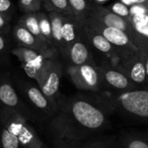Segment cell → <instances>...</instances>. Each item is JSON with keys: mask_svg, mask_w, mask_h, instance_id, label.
Masks as SVG:
<instances>
[{"mask_svg": "<svg viewBox=\"0 0 148 148\" xmlns=\"http://www.w3.org/2000/svg\"><path fill=\"white\" fill-rule=\"evenodd\" d=\"M111 115L96 93L59 98L49 130L54 140L80 143L109 129Z\"/></svg>", "mask_w": 148, "mask_h": 148, "instance_id": "obj_1", "label": "cell"}, {"mask_svg": "<svg viewBox=\"0 0 148 148\" xmlns=\"http://www.w3.org/2000/svg\"><path fill=\"white\" fill-rule=\"evenodd\" d=\"M96 94L112 114L148 124V88L124 93L101 91Z\"/></svg>", "mask_w": 148, "mask_h": 148, "instance_id": "obj_2", "label": "cell"}, {"mask_svg": "<svg viewBox=\"0 0 148 148\" xmlns=\"http://www.w3.org/2000/svg\"><path fill=\"white\" fill-rule=\"evenodd\" d=\"M84 23L86 26L100 32L113 45L120 57V61L133 54L140 52L127 34L124 31L116 28L107 27L91 16H88L84 20Z\"/></svg>", "mask_w": 148, "mask_h": 148, "instance_id": "obj_3", "label": "cell"}, {"mask_svg": "<svg viewBox=\"0 0 148 148\" xmlns=\"http://www.w3.org/2000/svg\"><path fill=\"white\" fill-rule=\"evenodd\" d=\"M67 73L74 85L81 90L89 93H99L105 90L97 62L68 66Z\"/></svg>", "mask_w": 148, "mask_h": 148, "instance_id": "obj_4", "label": "cell"}, {"mask_svg": "<svg viewBox=\"0 0 148 148\" xmlns=\"http://www.w3.org/2000/svg\"><path fill=\"white\" fill-rule=\"evenodd\" d=\"M27 121L21 114L3 107L0 112V148H23L18 134L21 126Z\"/></svg>", "mask_w": 148, "mask_h": 148, "instance_id": "obj_5", "label": "cell"}, {"mask_svg": "<svg viewBox=\"0 0 148 148\" xmlns=\"http://www.w3.org/2000/svg\"><path fill=\"white\" fill-rule=\"evenodd\" d=\"M62 75V65L56 57L50 58L49 62L36 83L42 94L49 100L57 110V101L61 78Z\"/></svg>", "mask_w": 148, "mask_h": 148, "instance_id": "obj_6", "label": "cell"}, {"mask_svg": "<svg viewBox=\"0 0 148 148\" xmlns=\"http://www.w3.org/2000/svg\"><path fill=\"white\" fill-rule=\"evenodd\" d=\"M11 53L21 62L25 74L37 83L50 58L37 50L23 46H17Z\"/></svg>", "mask_w": 148, "mask_h": 148, "instance_id": "obj_7", "label": "cell"}, {"mask_svg": "<svg viewBox=\"0 0 148 148\" xmlns=\"http://www.w3.org/2000/svg\"><path fill=\"white\" fill-rule=\"evenodd\" d=\"M101 71L104 91L112 93H124L138 89L125 73L108 60H101L97 63Z\"/></svg>", "mask_w": 148, "mask_h": 148, "instance_id": "obj_8", "label": "cell"}, {"mask_svg": "<svg viewBox=\"0 0 148 148\" xmlns=\"http://www.w3.org/2000/svg\"><path fill=\"white\" fill-rule=\"evenodd\" d=\"M115 66L125 73L138 89L147 88L145 57L140 52H137L121 59Z\"/></svg>", "mask_w": 148, "mask_h": 148, "instance_id": "obj_9", "label": "cell"}, {"mask_svg": "<svg viewBox=\"0 0 148 148\" xmlns=\"http://www.w3.org/2000/svg\"><path fill=\"white\" fill-rule=\"evenodd\" d=\"M83 35L92 52H97L102 56V60H108L114 65L119 62L120 57L116 50L100 32L86 26L84 23Z\"/></svg>", "mask_w": 148, "mask_h": 148, "instance_id": "obj_10", "label": "cell"}, {"mask_svg": "<svg viewBox=\"0 0 148 148\" xmlns=\"http://www.w3.org/2000/svg\"><path fill=\"white\" fill-rule=\"evenodd\" d=\"M0 102L3 107L17 112L26 121L32 118L30 111L18 97L11 83L6 78L0 80Z\"/></svg>", "mask_w": 148, "mask_h": 148, "instance_id": "obj_11", "label": "cell"}, {"mask_svg": "<svg viewBox=\"0 0 148 148\" xmlns=\"http://www.w3.org/2000/svg\"><path fill=\"white\" fill-rule=\"evenodd\" d=\"M107 27H113L119 29L125 33L129 34L132 28V22L130 18H123L111 10H109L106 6L103 5H93L91 11L88 15Z\"/></svg>", "mask_w": 148, "mask_h": 148, "instance_id": "obj_12", "label": "cell"}, {"mask_svg": "<svg viewBox=\"0 0 148 148\" xmlns=\"http://www.w3.org/2000/svg\"><path fill=\"white\" fill-rule=\"evenodd\" d=\"M63 58L68 62V66H80L87 63H96L93 52L84 37L83 32L82 35L70 45Z\"/></svg>", "mask_w": 148, "mask_h": 148, "instance_id": "obj_13", "label": "cell"}, {"mask_svg": "<svg viewBox=\"0 0 148 148\" xmlns=\"http://www.w3.org/2000/svg\"><path fill=\"white\" fill-rule=\"evenodd\" d=\"M84 20L75 16H64L62 25V50L60 55L63 57L70 47L83 32Z\"/></svg>", "mask_w": 148, "mask_h": 148, "instance_id": "obj_14", "label": "cell"}, {"mask_svg": "<svg viewBox=\"0 0 148 148\" xmlns=\"http://www.w3.org/2000/svg\"><path fill=\"white\" fill-rule=\"evenodd\" d=\"M13 36L16 41L18 42L19 46H23V47H27L29 49H33L49 58L56 57L57 56L56 52L52 50L48 46L47 43L42 42L40 40H38L31 32H29L25 27H23L18 23L14 26Z\"/></svg>", "mask_w": 148, "mask_h": 148, "instance_id": "obj_15", "label": "cell"}, {"mask_svg": "<svg viewBox=\"0 0 148 148\" xmlns=\"http://www.w3.org/2000/svg\"><path fill=\"white\" fill-rule=\"evenodd\" d=\"M23 93L34 108L45 113L47 115L52 117L56 114V108L49 101V100L42 94L39 87L30 83H26L23 86Z\"/></svg>", "mask_w": 148, "mask_h": 148, "instance_id": "obj_16", "label": "cell"}, {"mask_svg": "<svg viewBox=\"0 0 148 148\" xmlns=\"http://www.w3.org/2000/svg\"><path fill=\"white\" fill-rule=\"evenodd\" d=\"M116 148H148V130L127 131L114 140Z\"/></svg>", "mask_w": 148, "mask_h": 148, "instance_id": "obj_17", "label": "cell"}, {"mask_svg": "<svg viewBox=\"0 0 148 148\" xmlns=\"http://www.w3.org/2000/svg\"><path fill=\"white\" fill-rule=\"evenodd\" d=\"M18 139L23 148L42 147V143L39 140L36 131L27 123V121H24L21 126Z\"/></svg>", "mask_w": 148, "mask_h": 148, "instance_id": "obj_18", "label": "cell"}, {"mask_svg": "<svg viewBox=\"0 0 148 148\" xmlns=\"http://www.w3.org/2000/svg\"><path fill=\"white\" fill-rule=\"evenodd\" d=\"M50 23H51V31H52V39L55 49L57 55H60L62 50V25L64 18V14L57 12H48Z\"/></svg>", "mask_w": 148, "mask_h": 148, "instance_id": "obj_19", "label": "cell"}, {"mask_svg": "<svg viewBox=\"0 0 148 148\" xmlns=\"http://www.w3.org/2000/svg\"><path fill=\"white\" fill-rule=\"evenodd\" d=\"M18 23H20L21 25L25 27L38 40H40L41 42L46 43L45 40L43 39L42 36L41 30H40V27H39L38 18H37L36 13H25V14H23L19 18Z\"/></svg>", "mask_w": 148, "mask_h": 148, "instance_id": "obj_20", "label": "cell"}, {"mask_svg": "<svg viewBox=\"0 0 148 148\" xmlns=\"http://www.w3.org/2000/svg\"><path fill=\"white\" fill-rule=\"evenodd\" d=\"M36 15H37V18H38V23H39L40 30H41V33H42L43 39L45 40V42L49 45V47L52 50L56 52L55 49V47H54V43H53L51 23H50V20H49V16L48 12L39 11V12H36Z\"/></svg>", "mask_w": 148, "mask_h": 148, "instance_id": "obj_21", "label": "cell"}, {"mask_svg": "<svg viewBox=\"0 0 148 148\" xmlns=\"http://www.w3.org/2000/svg\"><path fill=\"white\" fill-rule=\"evenodd\" d=\"M42 7L47 12H57L67 16H75L68 0H42Z\"/></svg>", "mask_w": 148, "mask_h": 148, "instance_id": "obj_22", "label": "cell"}, {"mask_svg": "<svg viewBox=\"0 0 148 148\" xmlns=\"http://www.w3.org/2000/svg\"><path fill=\"white\" fill-rule=\"evenodd\" d=\"M74 15L81 19H86L94 5L89 0H68Z\"/></svg>", "mask_w": 148, "mask_h": 148, "instance_id": "obj_23", "label": "cell"}, {"mask_svg": "<svg viewBox=\"0 0 148 148\" xmlns=\"http://www.w3.org/2000/svg\"><path fill=\"white\" fill-rule=\"evenodd\" d=\"M112 137H93L78 143L79 148H112L114 146Z\"/></svg>", "mask_w": 148, "mask_h": 148, "instance_id": "obj_24", "label": "cell"}, {"mask_svg": "<svg viewBox=\"0 0 148 148\" xmlns=\"http://www.w3.org/2000/svg\"><path fill=\"white\" fill-rule=\"evenodd\" d=\"M130 20L134 27V29L148 38V13L133 16L130 17Z\"/></svg>", "mask_w": 148, "mask_h": 148, "instance_id": "obj_25", "label": "cell"}, {"mask_svg": "<svg viewBox=\"0 0 148 148\" xmlns=\"http://www.w3.org/2000/svg\"><path fill=\"white\" fill-rule=\"evenodd\" d=\"M20 10L25 13H36L42 8V0H18Z\"/></svg>", "mask_w": 148, "mask_h": 148, "instance_id": "obj_26", "label": "cell"}, {"mask_svg": "<svg viewBox=\"0 0 148 148\" xmlns=\"http://www.w3.org/2000/svg\"><path fill=\"white\" fill-rule=\"evenodd\" d=\"M106 7L109 10H111L113 13H114V14H116V15H118L123 18H130L131 17L129 7L119 0L114 2V3L108 5V6H106Z\"/></svg>", "mask_w": 148, "mask_h": 148, "instance_id": "obj_27", "label": "cell"}, {"mask_svg": "<svg viewBox=\"0 0 148 148\" xmlns=\"http://www.w3.org/2000/svg\"><path fill=\"white\" fill-rule=\"evenodd\" d=\"M14 6L11 0H0V14L8 18H11Z\"/></svg>", "mask_w": 148, "mask_h": 148, "instance_id": "obj_28", "label": "cell"}, {"mask_svg": "<svg viewBox=\"0 0 148 148\" xmlns=\"http://www.w3.org/2000/svg\"><path fill=\"white\" fill-rule=\"evenodd\" d=\"M129 10H130L131 16H137V15L147 14V13H148V4H136V5H132V6L129 7Z\"/></svg>", "mask_w": 148, "mask_h": 148, "instance_id": "obj_29", "label": "cell"}, {"mask_svg": "<svg viewBox=\"0 0 148 148\" xmlns=\"http://www.w3.org/2000/svg\"><path fill=\"white\" fill-rule=\"evenodd\" d=\"M10 19L6 17L5 16L0 14V33L4 34L7 33L10 29Z\"/></svg>", "mask_w": 148, "mask_h": 148, "instance_id": "obj_30", "label": "cell"}, {"mask_svg": "<svg viewBox=\"0 0 148 148\" xmlns=\"http://www.w3.org/2000/svg\"><path fill=\"white\" fill-rule=\"evenodd\" d=\"M8 51V41L4 34L0 33V58L4 56Z\"/></svg>", "mask_w": 148, "mask_h": 148, "instance_id": "obj_31", "label": "cell"}, {"mask_svg": "<svg viewBox=\"0 0 148 148\" xmlns=\"http://www.w3.org/2000/svg\"><path fill=\"white\" fill-rule=\"evenodd\" d=\"M127 6L130 7L136 4H148V0H119Z\"/></svg>", "mask_w": 148, "mask_h": 148, "instance_id": "obj_32", "label": "cell"}, {"mask_svg": "<svg viewBox=\"0 0 148 148\" xmlns=\"http://www.w3.org/2000/svg\"><path fill=\"white\" fill-rule=\"evenodd\" d=\"M59 141L62 147L63 148H79L78 147V143H74V142H66V141H60V140H56Z\"/></svg>", "mask_w": 148, "mask_h": 148, "instance_id": "obj_33", "label": "cell"}, {"mask_svg": "<svg viewBox=\"0 0 148 148\" xmlns=\"http://www.w3.org/2000/svg\"><path fill=\"white\" fill-rule=\"evenodd\" d=\"M108 1H110V0H92V3L95 5H102L103 3H105Z\"/></svg>", "mask_w": 148, "mask_h": 148, "instance_id": "obj_34", "label": "cell"}, {"mask_svg": "<svg viewBox=\"0 0 148 148\" xmlns=\"http://www.w3.org/2000/svg\"><path fill=\"white\" fill-rule=\"evenodd\" d=\"M145 57V64H146V72H147V84H148V54L143 55Z\"/></svg>", "mask_w": 148, "mask_h": 148, "instance_id": "obj_35", "label": "cell"}, {"mask_svg": "<svg viewBox=\"0 0 148 148\" xmlns=\"http://www.w3.org/2000/svg\"><path fill=\"white\" fill-rule=\"evenodd\" d=\"M54 142H55V147L54 148H63L62 147V144H61L59 141L54 140Z\"/></svg>", "mask_w": 148, "mask_h": 148, "instance_id": "obj_36", "label": "cell"}, {"mask_svg": "<svg viewBox=\"0 0 148 148\" xmlns=\"http://www.w3.org/2000/svg\"><path fill=\"white\" fill-rule=\"evenodd\" d=\"M89 1H90V2H92V0H89Z\"/></svg>", "mask_w": 148, "mask_h": 148, "instance_id": "obj_37", "label": "cell"}, {"mask_svg": "<svg viewBox=\"0 0 148 148\" xmlns=\"http://www.w3.org/2000/svg\"><path fill=\"white\" fill-rule=\"evenodd\" d=\"M42 148H44V147H42Z\"/></svg>", "mask_w": 148, "mask_h": 148, "instance_id": "obj_38", "label": "cell"}]
</instances>
